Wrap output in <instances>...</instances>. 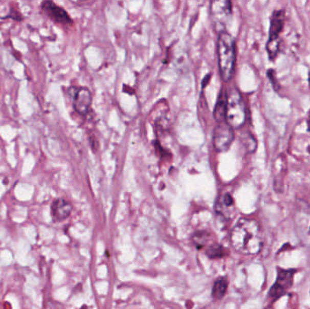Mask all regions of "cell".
Instances as JSON below:
<instances>
[{"label": "cell", "instance_id": "obj_4", "mask_svg": "<svg viewBox=\"0 0 310 309\" xmlns=\"http://www.w3.org/2000/svg\"><path fill=\"white\" fill-rule=\"evenodd\" d=\"M234 140V131L226 121L218 123L213 131V146L219 152L228 151Z\"/></svg>", "mask_w": 310, "mask_h": 309}, {"label": "cell", "instance_id": "obj_10", "mask_svg": "<svg viewBox=\"0 0 310 309\" xmlns=\"http://www.w3.org/2000/svg\"><path fill=\"white\" fill-rule=\"evenodd\" d=\"M216 212L224 218H230L234 211V200L231 194H225L219 196L215 204Z\"/></svg>", "mask_w": 310, "mask_h": 309}, {"label": "cell", "instance_id": "obj_3", "mask_svg": "<svg viewBox=\"0 0 310 309\" xmlns=\"http://www.w3.org/2000/svg\"><path fill=\"white\" fill-rule=\"evenodd\" d=\"M225 121L234 129H240L246 122V106L238 89H231L227 95Z\"/></svg>", "mask_w": 310, "mask_h": 309}, {"label": "cell", "instance_id": "obj_16", "mask_svg": "<svg viewBox=\"0 0 310 309\" xmlns=\"http://www.w3.org/2000/svg\"><path fill=\"white\" fill-rule=\"evenodd\" d=\"M275 73H276V72H275L274 70L270 69L269 71L267 72V75H268V77L271 80V83H272V85H273L274 90L278 91V89H279V83H278V81H277L276 74H275Z\"/></svg>", "mask_w": 310, "mask_h": 309}, {"label": "cell", "instance_id": "obj_12", "mask_svg": "<svg viewBox=\"0 0 310 309\" xmlns=\"http://www.w3.org/2000/svg\"><path fill=\"white\" fill-rule=\"evenodd\" d=\"M226 101L227 96L223 95V92L219 94V99L217 101L216 103V106H215L214 113H213V116H214L215 120L220 123L225 121V112H226Z\"/></svg>", "mask_w": 310, "mask_h": 309}, {"label": "cell", "instance_id": "obj_1", "mask_svg": "<svg viewBox=\"0 0 310 309\" xmlns=\"http://www.w3.org/2000/svg\"><path fill=\"white\" fill-rule=\"evenodd\" d=\"M231 246L243 255H257L263 247V234L258 222L252 218L239 219L231 233Z\"/></svg>", "mask_w": 310, "mask_h": 309}, {"label": "cell", "instance_id": "obj_18", "mask_svg": "<svg viewBox=\"0 0 310 309\" xmlns=\"http://www.w3.org/2000/svg\"><path fill=\"white\" fill-rule=\"evenodd\" d=\"M308 79H309V85H310V73H309V78H308Z\"/></svg>", "mask_w": 310, "mask_h": 309}, {"label": "cell", "instance_id": "obj_11", "mask_svg": "<svg viewBox=\"0 0 310 309\" xmlns=\"http://www.w3.org/2000/svg\"><path fill=\"white\" fill-rule=\"evenodd\" d=\"M284 10H277L273 13L271 17V28H270V38L269 41H278L280 33L284 28Z\"/></svg>", "mask_w": 310, "mask_h": 309}, {"label": "cell", "instance_id": "obj_14", "mask_svg": "<svg viewBox=\"0 0 310 309\" xmlns=\"http://www.w3.org/2000/svg\"><path fill=\"white\" fill-rule=\"evenodd\" d=\"M278 50H279V40H278V41H268L267 51H268V54H269L271 60H274V58L277 57Z\"/></svg>", "mask_w": 310, "mask_h": 309}, {"label": "cell", "instance_id": "obj_17", "mask_svg": "<svg viewBox=\"0 0 310 309\" xmlns=\"http://www.w3.org/2000/svg\"><path fill=\"white\" fill-rule=\"evenodd\" d=\"M306 123H307V130L310 131V111L307 115V119H306Z\"/></svg>", "mask_w": 310, "mask_h": 309}, {"label": "cell", "instance_id": "obj_2", "mask_svg": "<svg viewBox=\"0 0 310 309\" xmlns=\"http://www.w3.org/2000/svg\"><path fill=\"white\" fill-rule=\"evenodd\" d=\"M219 74L224 82L231 79L236 63V49L233 37L228 32L219 33L217 44Z\"/></svg>", "mask_w": 310, "mask_h": 309}, {"label": "cell", "instance_id": "obj_13", "mask_svg": "<svg viewBox=\"0 0 310 309\" xmlns=\"http://www.w3.org/2000/svg\"><path fill=\"white\" fill-rule=\"evenodd\" d=\"M228 284L229 282L227 280V278H218L212 286V297H214L215 299L223 298L228 290Z\"/></svg>", "mask_w": 310, "mask_h": 309}, {"label": "cell", "instance_id": "obj_7", "mask_svg": "<svg viewBox=\"0 0 310 309\" xmlns=\"http://www.w3.org/2000/svg\"><path fill=\"white\" fill-rule=\"evenodd\" d=\"M41 9L50 19L57 24L70 25L73 22L68 12L53 1L43 2L41 4Z\"/></svg>", "mask_w": 310, "mask_h": 309}, {"label": "cell", "instance_id": "obj_6", "mask_svg": "<svg viewBox=\"0 0 310 309\" xmlns=\"http://www.w3.org/2000/svg\"><path fill=\"white\" fill-rule=\"evenodd\" d=\"M73 106L76 113L84 115L87 114L92 105L91 92L87 88H73Z\"/></svg>", "mask_w": 310, "mask_h": 309}, {"label": "cell", "instance_id": "obj_8", "mask_svg": "<svg viewBox=\"0 0 310 309\" xmlns=\"http://www.w3.org/2000/svg\"><path fill=\"white\" fill-rule=\"evenodd\" d=\"M293 275L294 272L291 270H281L278 273V279L271 290V297L274 299L281 297L286 290L291 288L293 281Z\"/></svg>", "mask_w": 310, "mask_h": 309}, {"label": "cell", "instance_id": "obj_9", "mask_svg": "<svg viewBox=\"0 0 310 309\" xmlns=\"http://www.w3.org/2000/svg\"><path fill=\"white\" fill-rule=\"evenodd\" d=\"M73 207L71 203L64 198H56L51 204V217L54 222L65 220L71 214Z\"/></svg>", "mask_w": 310, "mask_h": 309}, {"label": "cell", "instance_id": "obj_15", "mask_svg": "<svg viewBox=\"0 0 310 309\" xmlns=\"http://www.w3.org/2000/svg\"><path fill=\"white\" fill-rule=\"evenodd\" d=\"M241 141L248 151H254L256 150L257 143L255 141L254 137H252L251 135L247 134V135H243L241 136Z\"/></svg>", "mask_w": 310, "mask_h": 309}, {"label": "cell", "instance_id": "obj_5", "mask_svg": "<svg viewBox=\"0 0 310 309\" xmlns=\"http://www.w3.org/2000/svg\"><path fill=\"white\" fill-rule=\"evenodd\" d=\"M231 1L227 0H219V1H213L211 3V16L214 28L219 29L223 32V28H225L228 21L230 20L231 16Z\"/></svg>", "mask_w": 310, "mask_h": 309}]
</instances>
